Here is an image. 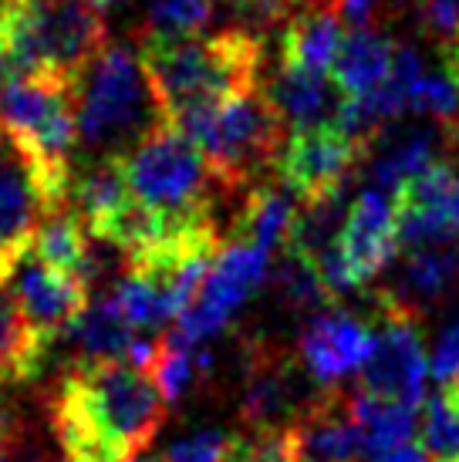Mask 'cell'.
I'll return each mask as SVG.
<instances>
[{
  "instance_id": "d6986e66",
  "label": "cell",
  "mask_w": 459,
  "mask_h": 462,
  "mask_svg": "<svg viewBox=\"0 0 459 462\" xmlns=\"http://www.w3.org/2000/svg\"><path fill=\"white\" fill-rule=\"evenodd\" d=\"M342 17L328 7H307L297 17L284 24L281 34V65L304 68V71H321L328 75V68L338 58L342 48Z\"/></svg>"
},
{
  "instance_id": "836d02e7",
  "label": "cell",
  "mask_w": 459,
  "mask_h": 462,
  "mask_svg": "<svg viewBox=\"0 0 459 462\" xmlns=\"http://www.w3.org/2000/svg\"><path fill=\"white\" fill-rule=\"evenodd\" d=\"M408 108L433 116L443 125H459V81L449 71H422V78L412 85Z\"/></svg>"
},
{
  "instance_id": "ac0fdd59",
  "label": "cell",
  "mask_w": 459,
  "mask_h": 462,
  "mask_svg": "<svg viewBox=\"0 0 459 462\" xmlns=\"http://www.w3.org/2000/svg\"><path fill=\"white\" fill-rule=\"evenodd\" d=\"M294 378L297 372L277 355H267V347L250 351L240 402L243 425H284L281 419L294 409Z\"/></svg>"
},
{
  "instance_id": "484cf974",
  "label": "cell",
  "mask_w": 459,
  "mask_h": 462,
  "mask_svg": "<svg viewBox=\"0 0 459 462\" xmlns=\"http://www.w3.org/2000/svg\"><path fill=\"white\" fill-rule=\"evenodd\" d=\"M351 411H355L369 456H382L398 446H408L416 436V409L412 405L389 402L371 392H358L351 395Z\"/></svg>"
},
{
  "instance_id": "30bf717a",
  "label": "cell",
  "mask_w": 459,
  "mask_h": 462,
  "mask_svg": "<svg viewBox=\"0 0 459 462\" xmlns=\"http://www.w3.org/2000/svg\"><path fill=\"white\" fill-rule=\"evenodd\" d=\"M379 331H371V351L361 365L365 392L402 405H419L429 385V358L422 351L416 314L402 310L382 294L379 300Z\"/></svg>"
},
{
  "instance_id": "5bb4252c",
  "label": "cell",
  "mask_w": 459,
  "mask_h": 462,
  "mask_svg": "<svg viewBox=\"0 0 459 462\" xmlns=\"http://www.w3.org/2000/svg\"><path fill=\"white\" fill-rule=\"evenodd\" d=\"M371 337L375 334L358 318L344 310H324L318 318H311V324L301 331L297 351L307 374L318 385H338L342 378L361 372L371 351Z\"/></svg>"
},
{
  "instance_id": "f35d334b",
  "label": "cell",
  "mask_w": 459,
  "mask_h": 462,
  "mask_svg": "<svg viewBox=\"0 0 459 462\" xmlns=\"http://www.w3.org/2000/svg\"><path fill=\"white\" fill-rule=\"evenodd\" d=\"M453 223H456V233H459V189L453 196Z\"/></svg>"
},
{
  "instance_id": "7402d4cb",
  "label": "cell",
  "mask_w": 459,
  "mask_h": 462,
  "mask_svg": "<svg viewBox=\"0 0 459 462\" xmlns=\"http://www.w3.org/2000/svg\"><path fill=\"white\" fill-rule=\"evenodd\" d=\"M297 196L284 186H270V182H257L243 199V209L237 217V244H254L260 250L274 254L281 244L291 240V226L297 217Z\"/></svg>"
},
{
  "instance_id": "9c48e42d",
  "label": "cell",
  "mask_w": 459,
  "mask_h": 462,
  "mask_svg": "<svg viewBox=\"0 0 459 462\" xmlns=\"http://www.w3.org/2000/svg\"><path fill=\"white\" fill-rule=\"evenodd\" d=\"M270 277V254L254 244H230L220 250L210 273L203 277L190 308L179 314L176 334L190 345L217 337L230 318L247 304L260 283Z\"/></svg>"
},
{
  "instance_id": "74e56055",
  "label": "cell",
  "mask_w": 459,
  "mask_h": 462,
  "mask_svg": "<svg viewBox=\"0 0 459 462\" xmlns=\"http://www.w3.org/2000/svg\"><path fill=\"white\" fill-rule=\"evenodd\" d=\"M332 11L351 27H371V17L379 11V0H334Z\"/></svg>"
},
{
  "instance_id": "4dcf8cb0",
  "label": "cell",
  "mask_w": 459,
  "mask_h": 462,
  "mask_svg": "<svg viewBox=\"0 0 459 462\" xmlns=\"http://www.w3.org/2000/svg\"><path fill=\"white\" fill-rule=\"evenodd\" d=\"M419 436L429 462H459V382L429 398Z\"/></svg>"
},
{
  "instance_id": "f546056e",
  "label": "cell",
  "mask_w": 459,
  "mask_h": 462,
  "mask_svg": "<svg viewBox=\"0 0 459 462\" xmlns=\"http://www.w3.org/2000/svg\"><path fill=\"white\" fill-rule=\"evenodd\" d=\"M112 300L118 304L122 318H126L136 331H159L169 318H176L169 297L163 294L149 277H142L136 270H126V277L115 283Z\"/></svg>"
},
{
  "instance_id": "ffe728a7",
  "label": "cell",
  "mask_w": 459,
  "mask_h": 462,
  "mask_svg": "<svg viewBox=\"0 0 459 462\" xmlns=\"http://www.w3.org/2000/svg\"><path fill=\"white\" fill-rule=\"evenodd\" d=\"M439 139L433 129H408L389 135L379 149H369V180L375 189L396 196L406 182L439 162Z\"/></svg>"
},
{
  "instance_id": "d590c367",
  "label": "cell",
  "mask_w": 459,
  "mask_h": 462,
  "mask_svg": "<svg viewBox=\"0 0 459 462\" xmlns=\"http://www.w3.org/2000/svg\"><path fill=\"white\" fill-rule=\"evenodd\" d=\"M227 439L220 429H200L190 439H179L166 452V462H223Z\"/></svg>"
},
{
  "instance_id": "6da1fadb",
  "label": "cell",
  "mask_w": 459,
  "mask_h": 462,
  "mask_svg": "<svg viewBox=\"0 0 459 462\" xmlns=\"http://www.w3.org/2000/svg\"><path fill=\"white\" fill-rule=\"evenodd\" d=\"M166 395L128 361L78 365L54 402L64 462H132L163 425Z\"/></svg>"
},
{
  "instance_id": "52a82bcc",
  "label": "cell",
  "mask_w": 459,
  "mask_h": 462,
  "mask_svg": "<svg viewBox=\"0 0 459 462\" xmlns=\"http://www.w3.org/2000/svg\"><path fill=\"white\" fill-rule=\"evenodd\" d=\"M71 169L48 166L21 135L0 122V283L11 281L41 223L68 206Z\"/></svg>"
},
{
  "instance_id": "cb8c5ba5",
  "label": "cell",
  "mask_w": 459,
  "mask_h": 462,
  "mask_svg": "<svg viewBox=\"0 0 459 462\" xmlns=\"http://www.w3.org/2000/svg\"><path fill=\"white\" fill-rule=\"evenodd\" d=\"M348 209H351L348 186L301 203L297 217H294V226H291L287 254H297V257H304L307 263L321 260L328 250H334V246L342 244L344 223H348Z\"/></svg>"
},
{
  "instance_id": "d6a6232c",
  "label": "cell",
  "mask_w": 459,
  "mask_h": 462,
  "mask_svg": "<svg viewBox=\"0 0 459 462\" xmlns=\"http://www.w3.org/2000/svg\"><path fill=\"white\" fill-rule=\"evenodd\" d=\"M274 297L291 310H318L321 304H332V294L321 283L314 263L297 254H287L281 267L274 270Z\"/></svg>"
},
{
  "instance_id": "4fadbf2b",
  "label": "cell",
  "mask_w": 459,
  "mask_h": 462,
  "mask_svg": "<svg viewBox=\"0 0 459 462\" xmlns=\"http://www.w3.org/2000/svg\"><path fill=\"white\" fill-rule=\"evenodd\" d=\"M398 206L396 196L385 189H361L351 199L348 223L342 233L344 263L351 270L355 287H365L371 277H379L398 254Z\"/></svg>"
},
{
  "instance_id": "ba28073f",
  "label": "cell",
  "mask_w": 459,
  "mask_h": 462,
  "mask_svg": "<svg viewBox=\"0 0 459 462\" xmlns=\"http://www.w3.org/2000/svg\"><path fill=\"white\" fill-rule=\"evenodd\" d=\"M0 122L21 135L34 152L58 169H71L75 149V102L71 81L48 75L14 78L0 88Z\"/></svg>"
},
{
  "instance_id": "603a6c76",
  "label": "cell",
  "mask_w": 459,
  "mask_h": 462,
  "mask_svg": "<svg viewBox=\"0 0 459 462\" xmlns=\"http://www.w3.org/2000/svg\"><path fill=\"white\" fill-rule=\"evenodd\" d=\"M459 277V254L449 246H422L412 250L402 267L396 291H385V297L408 314H419V304H433L446 294Z\"/></svg>"
},
{
  "instance_id": "1f68e13d",
  "label": "cell",
  "mask_w": 459,
  "mask_h": 462,
  "mask_svg": "<svg viewBox=\"0 0 459 462\" xmlns=\"http://www.w3.org/2000/svg\"><path fill=\"white\" fill-rule=\"evenodd\" d=\"M223 462H301L291 422L247 425V432L227 439Z\"/></svg>"
},
{
  "instance_id": "e575fe53",
  "label": "cell",
  "mask_w": 459,
  "mask_h": 462,
  "mask_svg": "<svg viewBox=\"0 0 459 462\" xmlns=\"http://www.w3.org/2000/svg\"><path fill=\"white\" fill-rule=\"evenodd\" d=\"M416 21L426 38H433L443 51H449L459 41V0H419Z\"/></svg>"
},
{
  "instance_id": "2e32d148",
  "label": "cell",
  "mask_w": 459,
  "mask_h": 462,
  "mask_svg": "<svg viewBox=\"0 0 459 462\" xmlns=\"http://www.w3.org/2000/svg\"><path fill=\"white\" fill-rule=\"evenodd\" d=\"M267 98L277 108L287 129H318V125H334V118L342 112L344 95L334 78L321 71H304V68L281 65V71L270 81Z\"/></svg>"
},
{
  "instance_id": "60d3db41",
  "label": "cell",
  "mask_w": 459,
  "mask_h": 462,
  "mask_svg": "<svg viewBox=\"0 0 459 462\" xmlns=\"http://www.w3.org/2000/svg\"><path fill=\"white\" fill-rule=\"evenodd\" d=\"M98 7H112V4H122V0H95Z\"/></svg>"
},
{
  "instance_id": "f1b7e54d",
  "label": "cell",
  "mask_w": 459,
  "mask_h": 462,
  "mask_svg": "<svg viewBox=\"0 0 459 462\" xmlns=\"http://www.w3.org/2000/svg\"><path fill=\"white\" fill-rule=\"evenodd\" d=\"M220 4L227 0H153L145 21H142V41H183L196 38L213 17Z\"/></svg>"
},
{
  "instance_id": "8d00e7d4",
  "label": "cell",
  "mask_w": 459,
  "mask_h": 462,
  "mask_svg": "<svg viewBox=\"0 0 459 462\" xmlns=\"http://www.w3.org/2000/svg\"><path fill=\"white\" fill-rule=\"evenodd\" d=\"M429 374L439 385H456L459 382V318L439 331L433 345V358H429Z\"/></svg>"
},
{
  "instance_id": "5b68a950",
  "label": "cell",
  "mask_w": 459,
  "mask_h": 462,
  "mask_svg": "<svg viewBox=\"0 0 459 462\" xmlns=\"http://www.w3.org/2000/svg\"><path fill=\"white\" fill-rule=\"evenodd\" d=\"M0 31L21 75L61 81H75L108 38L95 0H11L0 7Z\"/></svg>"
},
{
  "instance_id": "7c38bea8",
  "label": "cell",
  "mask_w": 459,
  "mask_h": 462,
  "mask_svg": "<svg viewBox=\"0 0 459 462\" xmlns=\"http://www.w3.org/2000/svg\"><path fill=\"white\" fill-rule=\"evenodd\" d=\"M11 281V291L17 297L21 310H24L31 331L38 334L48 347H52L58 334H64L75 324L81 310L89 308V283L71 277V273L48 267L31 250L17 260Z\"/></svg>"
},
{
  "instance_id": "e0dca14e",
  "label": "cell",
  "mask_w": 459,
  "mask_h": 462,
  "mask_svg": "<svg viewBox=\"0 0 459 462\" xmlns=\"http://www.w3.org/2000/svg\"><path fill=\"white\" fill-rule=\"evenodd\" d=\"M392 58H396V41L389 34H382L379 27H351L332 65L334 85L348 98L369 95L385 85V78L392 71Z\"/></svg>"
},
{
  "instance_id": "8fae6325",
  "label": "cell",
  "mask_w": 459,
  "mask_h": 462,
  "mask_svg": "<svg viewBox=\"0 0 459 462\" xmlns=\"http://www.w3.org/2000/svg\"><path fill=\"white\" fill-rule=\"evenodd\" d=\"M369 159V149L361 142L348 139L334 125L318 129H291L277 155V180L284 189H291L301 203L314 196L344 189L355 176L358 162Z\"/></svg>"
},
{
  "instance_id": "7bdbcfd3",
  "label": "cell",
  "mask_w": 459,
  "mask_h": 462,
  "mask_svg": "<svg viewBox=\"0 0 459 462\" xmlns=\"http://www.w3.org/2000/svg\"><path fill=\"white\" fill-rule=\"evenodd\" d=\"M4 4H11V0H0V7H4Z\"/></svg>"
},
{
  "instance_id": "7a4b0ae2",
  "label": "cell",
  "mask_w": 459,
  "mask_h": 462,
  "mask_svg": "<svg viewBox=\"0 0 459 462\" xmlns=\"http://www.w3.org/2000/svg\"><path fill=\"white\" fill-rule=\"evenodd\" d=\"M75 142L91 162H122L142 142L169 125L153 75L126 44H105L71 81Z\"/></svg>"
},
{
  "instance_id": "44dd1931",
  "label": "cell",
  "mask_w": 459,
  "mask_h": 462,
  "mask_svg": "<svg viewBox=\"0 0 459 462\" xmlns=\"http://www.w3.org/2000/svg\"><path fill=\"white\" fill-rule=\"evenodd\" d=\"M68 341L78 347L81 365H98V361H126L139 337L108 294L78 314L75 324L68 328Z\"/></svg>"
},
{
  "instance_id": "277c9868",
  "label": "cell",
  "mask_w": 459,
  "mask_h": 462,
  "mask_svg": "<svg viewBox=\"0 0 459 462\" xmlns=\"http://www.w3.org/2000/svg\"><path fill=\"white\" fill-rule=\"evenodd\" d=\"M173 129L206 155L213 176L227 189L257 186L270 166H277L287 139V125L260 85L213 108H196L173 118Z\"/></svg>"
},
{
  "instance_id": "d4e9b609",
  "label": "cell",
  "mask_w": 459,
  "mask_h": 462,
  "mask_svg": "<svg viewBox=\"0 0 459 462\" xmlns=\"http://www.w3.org/2000/svg\"><path fill=\"white\" fill-rule=\"evenodd\" d=\"M48 345L31 331L24 310L7 283H0V385L27 382L44 361Z\"/></svg>"
},
{
  "instance_id": "83f0119b",
  "label": "cell",
  "mask_w": 459,
  "mask_h": 462,
  "mask_svg": "<svg viewBox=\"0 0 459 462\" xmlns=\"http://www.w3.org/2000/svg\"><path fill=\"white\" fill-rule=\"evenodd\" d=\"M89 246H91L89 226L64 206V209H58L54 217H48L44 223H41L38 236H34V244H31V254L44 260L48 267L61 270V273H71V277H78V281H85Z\"/></svg>"
},
{
  "instance_id": "9a60e30c",
  "label": "cell",
  "mask_w": 459,
  "mask_h": 462,
  "mask_svg": "<svg viewBox=\"0 0 459 462\" xmlns=\"http://www.w3.org/2000/svg\"><path fill=\"white\" fill-rule=\"evenodd\" d=\"M291 429L301 462H358V456L365 452V439L351 411V398L338 392H328L318 402L301 405Z\"/></svg>"
},
{
  "instance_id": "4316f807",
  "label": "cell",
  "mask_w": 459,
  "mask_h": 462,
  "mask_svg": "<svg viewBox=\"0 0 459 462\" xmlns=\"http://www.w3.org/2000/svg\"><path fill=\"white\" fill-rule=\"evenodd\" d=\"M128 182L122 172V162H91L81 180L68 189V209L75 213L89 233H95L118 206L128 203Z\"/></svg>"
},
{
  "instance_id": "ab89813d",
  "label": "cell",
  "mask_w": 459,
  "mask_h": 462,
  "mask_svg": "<svg viewBox=\"0 0 459 462\" xmlns=\"http://www.w3.org/2000/svg\"><path fill=\"white\" fill-rule=\"evenodd\" d=\"M332 4L334 0H311V7H328V11H332Z\"/></svg>"
},
{
  "instance_id": "b9f144b4",
  "label": "cell",
  "mask_w": 459,
  "mask_h": 462,
  "mask_svg": "<svg viewBox=\"0 0 459 462\" xmlns=\"http://www.w3.org/2000/svg\"><path fill=\"white\" fill-rule=\"evenodd\" d=\"M0 462H11V459H7V456H4V452H0Z\"/></svg>"
},
{
  "instance_id": "8992f818",
  "label": "cell",
  "mask_w": 459,
  "mask_h": 462,
  "mask_svg": "<svg viewBox=\"0 0 459 462\" xmlns=\"http://www.w3.org/2000/svg\"><path fill=\"white\" fill-rule=\"evenodd\" d=\"M122 172L128 193L176 223H217V193H230L213 176L206 155L173 125L159 129L126 155Z\"/></svg>"
},
{
  "instance_id": "3957f363",
  "label": "cell",
  "mask_w": 459,
  "mask_h": 462,
  "mask_svg": "<svg viewBox=\"0 0 459 462\" xmlns=\"http://www.w3.org/2000/svg\"><path fill=\"white\" fill-rule=\"evenodd\" d=\"M142 61L153 75L159 102L173 118L213 108L240 91L257 88L264 48L254 31L227 27L220 34H196L183 41H149Z\"/></svg>"
}]
</instances>
